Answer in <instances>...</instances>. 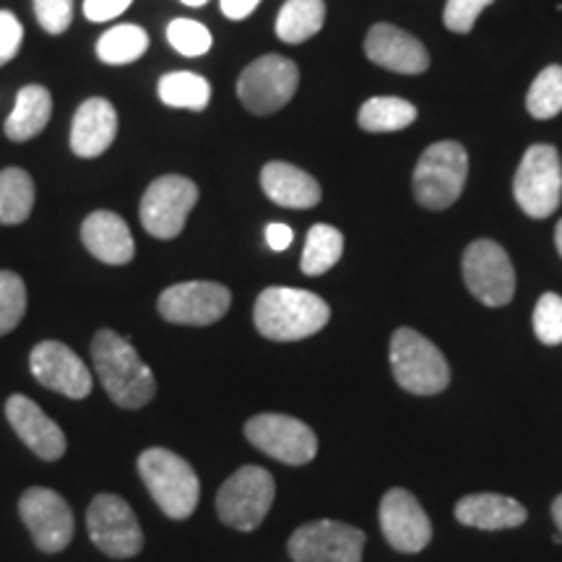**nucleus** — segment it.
<instances>
[{
  "label": "nucleus",
  "mask_w": 562,
  "mask_h": 562,
  "mask_svg": "<svg viewBox=\"0 0 562 562\" xmlns=\"http://www.w3.org/2000/svg\"><path fill=\"white\" fill-rule=\"evenodd\" d=\"M533 334L547 347L562 344V297L554 292H547L539 297L537 311H533Z\"/></svg>",
  "instance_id": "72a5a7b5"
},
{
  "label": "nucleus",
  "mask_w": 562,
  "mask_h": 562,
  "mask_svg": "<svg viewBox=\"0 0 562 562\" xmlns=\"http://www.w3.org/2000/svg\"><path fill=\"white\" fill-rule=\"evenodd\" d=\"M258 3H261V0H222V11L227 19L240 21L245 16H250V13L258 9Z\"/></svg>",
  "instance_id": "ea45409f"
},
{
  "label": "nucleus",
  "mask_w": 562,
  "mask_h": 562,
  "mask_svg": "<svg viewBox=\"0 0 562 562\" xmlns=\"http://www.w3.org/2000/svg\"><path fill=\"white\" fill-rule=\"evenodd\" d=\"M469 175L467 149L459 140H438L422 154L414 170V199L425 209L442 211L453 206L463 193Z\"/></svg>",
  "instance_id": "39448f33"
},
{
  "label": "nucleus",
  "mask_w": 562,
  "mask_h": 562,
  "mask_svg": "<svg viewBox=\"0 0 562 562\" xmlns=\"http://www.w3.org/2000/svg\"><path fill=\"white\" fill-rule=\"evenodd\" d=\"M331 318L326 300L294 286H269L252 307L258 334L271 341H300L318 334Z\"/></svg>",
  "instance_id": "f03ea898"
},
{
  "label": "nucleus",
  "mask_w": 562,
  "mask_h": 562,
  "mask_svg": "<svg viewBox=\"0 0 562 562\" xmlns=\"http://www.w3.org/2000/svg\"><path fill=\"white\" fill-rule=\"evenodd\" d=\"M117 136V110L104 97L81 102L70 123V149L76 157L94 159L110 149Z\"/></svg>",
  "instance_id": "aec40b11"
},
{
  "label": "nucleus",
  "mask_w": 562,
  "mask_h": 562,
  "mask_svg": "<svg viewBox=\"0 0 562 562\" xmlns=\"http://www.w3.org/2000/svg\"><path fill=\"white\" fill-rule=\"evenodd\" d=\"M34 16L47 34H63L74 21V0H34Z\"/></svg>",
  "instance_id": "c9c22d12"
},
{
  "label": "nucleus",
  "mask_w": 562,
  "mask_h": 562,
  "mask_svg": "<svg viewBox=\"0 0 562 562\" xmlns=\"http://www.w3.org/2000/svg\"><path fill=\"white\" fill-rule=\"evenodd\" d=\"M5 417H9L13 432L34 456L45 461H58L66 453V435L55 422L32 402L30 396L13 393L5 402Z\"/></svg>",
  "instance_id": "6ab92c4d"
},
{
  "label": "nucleus",
  "mask_w": 562,
  "mask_h": 562,
  "mask_svg": "<svg viewBox=\"0 0 562 562\" xmlns=\"http://www.w3.org/2000/svg\"><path fill=\"white\" fill-rule=\"evenodd\" d=\"M159 100L167 108H180V110H193L201 112L209 108L211 100V83L199 74L191 70H172L159 79Z\"/></svg>",
  "instance_id": "cd10ccee"
},
{
  "label": "nucleus",
  "mask_w": 562,
  "mask_h": 562,
  "mask_svg": "<svg viewBox=\"0 0 562 562\" xmlns=\"http://www.w3.org/2000/svg\"><path fill=\"white\" fill-rule=\"evenodd\" d=\"M50 115H53L50 91L40 87V83H30V87L19 89L9 121L3 125L5 138H11L13 144H24V140L40 136V133L47 128V123H50Z\"/></svg>",
  "instance_id": "b1692460"
},
{
  "label": "nucleus",
  "mask_w": 562,
  "mask_h": 562,
  "mask_svg": "<svg viewBox=\"0 0 562 562\" xmlns=\"http://www.w3.org/2000/svg\"><path fill=\"white\" fill-rule=\"evenodd\" d=\"M245 438L258 451L290 467H305L318 453V438L311 427L286 414H256L245 425Z\"/></svg>",
  "instance_id": "9b49d317"
},
{
  "label": "nucleus",
  "mask_w": 562,
  "mask_h": 562,
  "mask_svg": "<svg viewBox=\"0 0 562 562\" xmlns=\"http://www.w3.org/2000/svg\"><path fill=\"white\" fill-rule=\"evenodd\" d=\"M26 313V284L19 273L0 271V336L19 328Z\"/></svg>",
  "instance_id": "2f4dec72"
},
{
  "label": "nucleus",
  "mask_w": 562,
  "mask_h": 562,
  "mask_svg": "<svg viewBox=\"0 0 562 562\" xmlns=\"http://www.w3.org/2000/svg\"><path fill=\"white\" fill-rule=\"evenodd\" d=\"M292 240H294V232H292V227H286V224H269V227H266V243H269V248L271 250H277V252H281V250H286L292 245Z\"/></svg>",
  "instance_id": "58836bf2"
},
{
  "label": "nucleus",
  "mask_w": 562,
  "mask_h": 562,
  "mask_svg": "<svg viewBox=\"0 0 562 562\" xmlns=\"http://www.w3.org/2000/svg\"><path fill=\"white\" fill-rule=\"evenodd\" d=\"M81 243L97 261L108 266H125L136 256V243L125 220L112 211H94L81 224Z\"/></svg>",
  "instance_id": "412c9836"
},
{
  "label": "nucleus",
  "mask_w": 562,
  "mask_h": 562,
  "mask_svg": "<svg viewBox=\"0 0 562 562\" xmlns=\"http://www.w3.org/2000/svg\"><path fill=\"white\" fill-rule=\"evenodd\" d=\"M180 3H186V5H193V9H199V5H206L209 0H180Z\"/></svg>",
  "instance_id": "37998d69"
},
{
  "label": "nucleus",
  "mask_w": 562,
  "mask_h": 562,
  "mask_svg": "<svg viewBox=\"0 0 562 562\" xmlns=\"http://www.w3.org/2000/svg\"><path fill=\"white\" fill-rule=\"evenodd\" d=\"M199 203V188L182 175H161L140 199V224L157 240H172L186 229L188 216Z\"/></svg>",
  "instance_id": "1a4fd4ad"
},
{
  "label": "nucleus",
  "mask_w": 562,
  "mask_h": 562,
  "mask_svg": "<svg viewBox=\"0 0 562 562\" xmlns=\"http://www.w3.org/2000/svg\"><path fill=\"white\" fill-rule=\"evenodd\" d=\"M91 362L97 375L108 391V396L123 409H140L157 396L149 364L138 357L133 344L125 336L102 328L91 341Z\"/></svg>",
  "instance_id": "f257e3e1"
},
{
  "label": "nucleus",
  "mask_w": 562,
  "mask_h": 562,
  "mask_svg": "<svg viewBox=\"0 0 562 562\" xmlns=\"http://www.w3.org/2000/svg\"><path fill=\"white\" fill-rule=\"evenodd\" d=\"M417 121V108L402 97H372L360 108L357 123L368 133L404 131Z\"/></svg>",
  "instance_id": "a878e982"
},
{
  "label": "nucleus",
  "mask_w": 562,
  "mask_h": 562,
  "mask_svg": "<svg viewBox=\"0 0 562 562\" xmlns=\"http://www.w3.org/2000/svg\"><path fill=\"white\" fill-rule=\"evenodd\" d=\"M277 484L263 467H243L222 484L216 513L232 529L256 531L269 516Z\"/></svg>",
  "instance_id": "0eeeda50"
},
{
  "label": "nucleus",
  "mask_w": 562,
  "mask_h": 562,
  "mask_svg": "<svg viewBox=\"0 0 562 562\" xmlns=\"http://www.w3.org/2000/svg\"><path fill=\"white\" fill-rule=\"evenodd\" d=\"M368 58L385 70L404 76L425 74L430 68V55L414 34L393 24H375L364 37Z\"/></svg>",
  "instance_id": "a211bd4d"
},
{
  "label": "nucleus",
  "mask_w": 562,
  "mask_h": 562,
  "mask_svg": "<svg viewBox=\"0 0 562 562\" xmlns=\"http://www.w3.org/2000/svg\"><path fill=\"white\" fill-rule=\"evenodd\" d=\"M30 368L34 381L68 398H87L94 385L81 357L63 341H40L30 355Z\"/></svg>",
  "instance_id": "dca6fc26"
},
{
  "label": "nucleus",
  "mask_w": 562,
  "mask_h": 562,
  "mask_svg": "<svg viewBox=\"0 0 562 562\" xmlns=\"http://www.w3.org/2000/svg\"><path fill=\"white\" fill-rule=\"evenodd\" d=\"M526 110L537 121H550L562 112V66H547L526 94Z\"/></svg>",
  "instance_id": "7c9ffc66"
},
{
  "label": "nucleus",
  "mask_w": 562,
  "mask_h": 562,
  "mask_svg": "<svg viewBox=\"0 0 562 562\" xmlns=\"http://www.w3.org/2000/svg\"><path fill=\"white\" fill-rule=\"evenodd\" d=\"M133 0H83V16L94 24H102V21H110L128 9Z\"/></svg>",
  "instance_id": "4c0bfd02"
},
{
  "label": "nucleus",
  "mask_w": 562,
  "mask_h": 562,
  "mask_svg": "<svg viewBox=\"0 0 562 562\" xmlns=\"http://www.w3.org/2000/svg\"><path fill=\"white\" fill-rule=\"evenodd\" d=\"M167 40L180 55H188V58H201L211 50V32L206 26L199 24L193 19H172L170 26H167Z\"/></svg>",
  "instance_id": "473e14b6"
},
{
  "label": "nucleus",
  "mask_w": 562,
  "mask_h": 562,
  "mask_svg": "<svg viewBox=\"0 0 562 562\" xmlns=\"http://www.w3.org/2000/svg\"><path fill=\"white\" fill-rule=\"evenodd\" d=\"M34 209V180L21 167H5L0 172V224H21Z\"/></svg>",
  "instance_id": "bb28decb"
},
{
  "label": "nucleus",
  "mask_w": 562,
  "mask_h": 562,
  "mask_svg": "<svg viewBox=\"0 0 562 562\" xmlns=\"http://www.w3.org/2000/svg\"><path fill=\"white\" fill-rule=\"evenodd\" d=\"M492 0H448L446 11H442V21L456 34H469L474 30L480 13L487 9Z\"/></svg>",
  "instance_id": "f704fd0d"
},
{
  "label": "nucleus",
  "mask_w": 562,
  "mask_h": 562,
  "mask_svg": "<svg viewBox=\"0 0 562 562\" xmlns=\"http://www.w3.org/2000/svg\"><path fill=\"white\" fill-rule=\"evenodd\" d=\"M300 70L284 55H263L252 60L237 79V97L252 115H271L292 100Z\"/></svg>",
  "instance_id": "9d476101"
},
{
  "label": "nucleus",
  "mask_w": 562,
  "mask_h": 562,
  "mask_svg": "<svg viewBox=\"0 0 562 562\" xmlns=\"http://www.w3.org/2000/svg\"><path fill=\"white\" fill-rule=\"evenodd\" d=\"M261 188L266 199L284 209H313L321 203V186L290 161H269L261 170Z\"/></svg>",
  "instance_id": "4be33fe9"
},
{
  "label": "nucleus",
  "mask_w": 562,
  "mask_h": 562,
  "mask_svg": "<svg viewBox=\"0 0 562 562\" xmlns=\"http://www.w3.org/2000/svg\"><path fill=\"white\" fill-rule=\"evenodd\" d=\"M513 195L531 220H547L558 211L562 201V165L554 146L533 144L524 154L513 178Z\"/></svg>",
  "instance_id": "423d86ee"
},
{
  "label": "nucleus",
  "mask_w": 562,
  "mask_h": 562,
  "mask_svg": "<svg viewBox=\"0 0 562 562\" xmlns=\"http://www.w3.org/2000/svg\"><path fill=\"white\" fill-rule=\"evenodd\" d=\"M232 305V292L216 281H182L159 294V315L175 326H211Z\"/></svg>",
  "instance_id": "2eb2a0df"
},
{
  "label": "nucleus",
  "mask_w": 562,
  "mask_h": 562,
  "mask_svg": "<svg viewBox=\"0 0 562 562\" xmlns=\"http://www.w3.org/2000/svg\"><path fill=\"white\" fill-rule=\"evenodd\" d=\"M552 518H554V526H558V537H554V542H562V495L554 497L552 503Z\"/></svg>",
  "instance_id": "a19ab883"
},
{
  "label": "nucleus",
  "mask_w": 562,
  "mask_h": 562,
  "mask_svg": "<svg viewBox=\"0 0 562 562\" xmlns=\"http://www.w3.org/2000/svg\"><path fill=\"white\" fill-rule=\"evenodd\" d=\"M368 537L355 526L321 518L300 526L286 542L292 562H362Z\"/></svg>",
  "instance_id": "f8f14e48"
},
{
  "label": "nucleus",
  "mask_w": 562,
  "mask_h": 562,
  "mask_svg": "<svg viewBox=\"0 0 562 562\" xmlns=\"http://www.w3.org/2000/svg\"><path fill=\"white\" fill-rule=\"evenodd\" d=\"M146 50H149V34L136 24L112 26L110 32H104L97 40V55L108 66H128V63H136Z\"/></svg>",
  "instance_id": "c756f323"
},
{
  "label": "nucleus",
  "mask_w": 562,
  "mask_h": 562,
  "mask_svg": "<svg viewBox=\"0 0 562 562\" xmlns=\"http://www.w3.org/2000/svg\"><path fill=\"white\" fill-rule=\"evenodd\" d=\"M138 474L167 518L186 521L193 516L201 497V482L186 459L167 448H149L138 456Z\"/></svg>",
  "instance_id": "7ed1b4c3"
},
{
  "label": "nucleus",
  "mask_w": 562,
  "mask_h": 562,
  "mask_svg": "<svg viewBox=\"0 0 562 562\" xmlns=\"http://www.w3.org/2000/svg\"><path fill=\"white\" fill-rule=\"evenodd\" d=\"M24 42V26L11 11H0V66L11 63Z\"/></svg>",
  "instance_id": "e433bc0d"
},
{
  "label": "nucleus",
  "mask_w": 562,
  "mask_h": 562,
  "mask_svg": "<svg viewBox=\"0 0 562 562\" xmlns=\"http://www.w3.org/2000/svg\"><path fill=\"white\" fill-rule=\"evenodd\" d=\"M463 281L490 307L508 305L516 294V271L508 252L492 240H474L463 252Z\"/></svg>",
  "instance_id": "4468645a"
},
{
  "label": "nucleus",
  "mask_w": 562,
  "mask_h": 562,
  "mask_svg": "<svg viewBox=\"0 0 562 562\" xmlns=\"http://www.w3.org/2000/svg\"><path fill=\"white\" fill-rule=\"evenodd\" d=\"M326 21V3L323 0H286L277 16V37L286 45L315 37Z\"/></svg>",
  "instance_id": "393cba45"
},
{
  "label": "nucleus",
  "mask_w": 562,
  "mask_h": 562,
  "mask_svg": "<svg viewBox=\"0 0 562 562\" xmlns=\"http://www.w3.org/2000/svg\"><path fill=\"white\" fill-rule=\"evenodd\" d=\"M391 370L396 383L414 396H435L451 383L442 351L412 328H398L391 336Z\"/></svg>",
  "instance_id": "20e7f679"
},
{
  "label": "nucleus",
  "mask_w": 562,
  "mask_h": 562,
  "mask_svg": "<svg viewBox=\"0 0 562 562\" xmlns=\"http://www.w3.org/2000/svg\"><path fill=\"white\" fill-rule=\"evenodd\" d=\"M381 529L393 550L414 554L432 539V524L417 497L402 487H393L381 501Z\"/></svg>",
  "instance_id": "f3484780"
},
{
  "label": "nucleus",
  "mask_w": 562,
  "mask_h": 562,
  "mask_svg": "<svg viewBox=\"0 0 562 562\" xmlns=\"http://www.w3.org/2000/svg\"><path fill=\"white\" fill-rule=\"evenodd\" d=\"M456 518L463 526L482 531H501L516 529L526 521V508L508 495H492V492H480V495H467L456 503Z\"/></svg>",
  "instance_id": "5701e85b"
},
{
  "label": "nucleus",
  "mask_w": 562,
  "mask_h": 562,
  "mask_svg": "<svg viewBox=\"0 0 562 562\" xmlns=\"http://www.w3.org/2000/svg\"><path fill=\"white\" fill-rule=\"evenodd\" d=\"M344 252V235L331 224H313L302 250V271L307 277H321L339 263Z\"/></svg>",
  "instance_id": "c85d7f7f"
},
{
  "label": "nucleus",
  "mask_w": 562,
  "mask_h": 562,
  "mask_svg": "<svg viewBox=\"0 0 562 562\" xmlns=\"http://www.w3.org/2000/svg\"><path fill=\"white\" fill-rule=\"evenodd\" d=\"M554 245H558V252L562 256V220L558 224V229H554Z\"/></svg>",
  "instance_id": "79ce46f5"
},
{
  "label": "nucleus",
  "mask_w": 562,
  "mask_h": 562,
  "mask_svg": "<svg viewBox=\"0 0 562 562\" xmlns=\"http://www.w3.org/2000/svg\"><path fill=\"white\" fill-rule=\"evenodd\" d=\"M89 539L100 552L115 560H128L144 550V531L136 513L121 495L102 492L87 510Z\"/></svg>",
  "instance_id": "6e6552de"
},
{
  "label": "nucleus",
  "mask_w": 562,
  "mask_h": 562,
  "mask_svg": "<svg viewBox=\"0 0 562 562\" xmlns=\"http://www.w3.org/2000/svg\"><path fill=\"white\" fill-rule=\"evenodd\" d=\"M19 516L30 529L37 550L55 554L74 542L76 518L66 497L50 487H30L19 501Z\"/></svg>",
  "instance_id": "ddd939ff"
}]
</instances>
